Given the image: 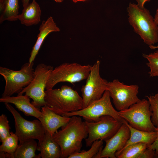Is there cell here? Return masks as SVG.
I'll list each match as a JSON object with an SVG mask.
<instances>
[{"label": "cell", "instance_id": "obj_12", "mask_svg": "<svg viewBox=\"0 0 158 158\" xmlns=\"http://www.w3.org/2000/svg\"><path fill=\"white\" fill-rule=\"evenodd\" d=\"M100 61L97 60L92 66L86 83L81 88L83 108L100 99L107 90L108 82L100 76Z\"/></svg>", "mask_w": 158, "mask_h": 158}, {"label": "cell", "instance_id": "obj_26", "mask_svg": "<svg viewBox=\"0 0 158 158\" xmlns=\"http://www.w3.org/2000/svg\"><path fill=\"white\" fill-rule=\"evenodd\" d=\"M152 112L151 120L153 125L158 128V92L154 95L147 96Z\"/></svg>", "mask_w": 158, "mask_h": 158}, {"label": "cell", "instance_id": "obj_4", "mask_svg": "<svg viewBox=\"0 0 158 158\" xmlns=\"http://www.w3.org/2000/svg\"><path fill=\"white\" fill-rule=\"evenodd\" d=\"M33 64V62L31 64L26 63L18 71L0 67V74L5 81L2 97H10L15 93L18 94L30 84L34 77Z\"/></svg>", "mask_w": 158, "mask_h": 158}, {"label": "cell", "instance_id": "obj_28", "mask_svg": "<svg viewBox=\"0 0 158 158\" xmlns=\"http://www.w3.org/2000/svg\"><path fill=\"white\" fill-rule=\"evenodd\" d=\"M155 151L147 147L139 156L138 158H155Z\"/></svg>", "mask_w": 158, "mask_h": 158}, {"label": "cell", "instance_id": "obj_33", "mask_svg": "<svg viewBox=\"0 0 158 158\" xmlns=\"http://www.w3.org/2000/svg\"><path fill=\"white\" fill-rule=\"evenodd\" d=\"M150 48L152 49H158V45L157 46L152 45L149 47Z\"/></svg>", "mask_w": 158, "mask_h": 158}, {"label": "cell", "instance_id": "obj_22", "mask_svg": "<svg viewBox=\"0 0 158 158\" xmlns=\"http://www.w3.org/2000/svg\"><path fill=\"white\" fill-rule=\"evenodd\" d=\"M148 147L145 143H139L130 145L115 153L116 158H138L140 154Z\"/></svg>", "mask_w": 158, "mask_h": 158}, {"label": "cell", "instance_id": "obj_10", "mask_svg": "<svg viewBox=\"0 0 158 158\" xmlns=\"http://www.w3.org/2000/svg\"><path fill=\"white\" fill-rule=\"evenodd\" d=\"M85 121L88 133V136L85 139L87 147L91 146L96 140L105 141L110 138L118 131L123 123V121L108 115L101 116L96 121Z\"/></svg>", "mask_w": 158, "mask_h": 158}, {"label": "cell", "instance_id": "obj_18", "mask_svg": "<svg viewBox=\"0 0 158 158\" xmlns=\"http://www.w3.org/2000/svg\"><path fill=\"white\" fill-rule=\"evenodd\" d=\"M41 16L40 6L35 0H33L23 8L21 13L18 15V19L22 24L29 26L38 24L40 21Z\"/></svg>", "mask_w": 158, "mask_h": 158}, {"label": "cell", "instance_id": "obj_34", "mask_svg": "<svg viewBox=\"0 0 158 158\" xmlns=\"http://www.w3.org/2000/svg\"><path fill=\"white\" fill-rule=\"evenodd\" d=\"M74 3H76L78 1H85L88 0H71Z\"/></svg>", "mask_w": 158, "mask_h": 158}, {"label": "cell", "instance_id": "obj_27", "mask_svg": "<svg viewBox=\"0 0 158 158\" xmlns=\"http://www.w3.org/2000/svg\"><path fill=\"white\" fill-rule=\"evenodd\" d=\"M10 128L6 116L4 114L0 116V140L2 142L10 135Z\"/></svg>", "mask_w": 158, "mask_h": 158}, {"label": "cell", "instance_id": "obj_20", "mask_svg": "<svg viewBox=\"0 0 158 158\" xmlns=\"http://www.w3.org/2000/svg\"><path fill=\"white\" fill-rule=\"evenodd\" d=\"M19 0H0V23L6 20H17L19 8Z\"/></svg>", "mask_w": 158, "mask_h": 158}, {"label": "cell", "instance_id": "obj_8", "mask_svg": "<svg viewBox=\"0 0 158 158\" xmlns=\"http://www.w3.org/2000/svg\"><path fill=\"white\" fill-rule=\"evenodd\" d=\"M109 92L106 90L99 99L92 102L85 108L74 112L66 113L63 116L71 117L76 116L82 117L85 121L93 122L97 121L101 116L108 115L119 121L123 119L113 106Z\"/></svg>", "mask_w": 158, "mask_h": 158}, {"label": "cell", "instance_id": "obj_30", "mask_svg": "<svg viewBox=\"0 0 158 158\" xmlns=\"http://www.w3.org/2000/svg\"><path fill=\"white\" fill-rule=\"evenodd\" d=\"M137 3V5L140 8L144 7V6L145 3L151 0H136Z\"/></svg>", "mask_w": 158, "mask_h": 158}, {"label": "cell", "instance_id": "obj_32", "mask_svg": "<svg viewBox=\"0 0 158 158\" xmlns=\"http://www.w3.org/2000/svg\"><path fill=\"white\" fill-rule=\"evenodd\" d=\"M154 20L158 25V8L156 10V13L154 17Z\"/></svg>", "mask_w": 158, "mask_h": 158}, {"label": "cell", "instance_id": "obj_13", "mask_svg": "<svg viewBox=\"0 0 158 158\" xmlns=\"http://www.w3.org/2000/svg\"><path fill=\"white\" fill-rule=\"evenodd\" d=\"M130 134L129 128L123 121L118 131L111 138L105 141L106 145L101 152L100 158H116V153L125 147Z\"/></svg>", "mask_w": 158, "mask_h": 158}, {"label": "cell", "instance_id": "obj_15", "mask_svg": "<svg viewBox=\"0 0 158 158\" xmlns=\"http://www.w3.org/2000/svg\"><path fill=\"white\" fill-rule=\"evenodd\" d=\"M30 98L25 95H18L16 96L2 97L0 102L13 104L25 115L33 116L39 120L41 116V111L30 102Z\"/></svg>", "mask_w": 158, "mask_h": 158}, {"label": "cell", "instance_id": "obj_25", "mask_svg": "<svg viewBox=\"0 0 158 158\" xmlns=\"http://www.w3.org/2000/svg\"><path fill=\"white\" fill-rule=\"evenodd\" d=\"M142 56L148 61L147 65L150 69V76L158 77V50L148 54H143Z\"/></svg>", "mask_w": 158, "mask_h": 158}, {"label": "cell", "instance_id": "obj_16", "mask_svg": "<svg viewBox=\"0 0 158 158\" xmlns=\"http://www.w3.org/2000/svg\"><path fill=\"white\" fill-rule=\"evenodd\" d=\"M39 33L37 38L32 47L29 58L28 62L32 64L45 38L50 32H59L60 29L56 26L53 18L50 16L47 20L43 21L40 25Z\"/></svg>", "mask_w": 158, "mask_h": 158}, {"label": "cell", "instance_id": "obj_19", "mask_svg": "<svg viewBox=\"0 0 158 158\" xmlns=\"http://www.w3.org/2000/svg\"><path fill=\"white\" fill-rule=\"evenodd\" d=\"M123 121L129 128L130 132V138L124 147L132 144L139 143L146 144L148 147L155 140L157 137L155 131L147 132L138 130L130 126L124 120Z\"/></svg>", "mask_w": 158, "mask_h": 158}, {"label": "cell", "instance_id": "obj_5", "mask_svg": "<svg viewBox=\"0 0 158 158\" xmlns=\"http://www.w3.org/2000/svg\"><path fill=\"white\" fill-rule=\"evenodd\" d=\"M92 65H82L78 63H64L54 68L46 84L45 89L53 88L59 83H73L86 79Z\"/></svg>", "mask_w": 158, "mask_h": 158}, {"label": "cell", "instance_id": "obj_24", "mask_svg": "<svg viewBox=\"0 0 158 158\" xmlns=\"http://www.w3.org/2000/svg\"><path fill=\"white\" fill-rule=\"evenodd\" d=\"M18 138L15 133L11 132L10 135L2 142L0 146V152L9 154V158L16 151L18 145Z\"/></svg>", "mask_w": 158, "mask_h": 158}, {"label": "cell", "instance_id": "obj_3", "mask_svg": "<svg viewBox=\"0 0 158 158\" xmlns=\"http://www.w3.org/2000/svg\"><path fill=\"white\" fill-rule=\"evenodd\" d=\"M46 106L59 115L77 111L83 108L82 97L71 87L63 85L60 88L45 91Z\"/></svg>", "mask_w": 158, "mask_h": 158}, {"label": "cell", "instance_id": "obj_7", "mask_svg": "<svg viewBox=\"0 0 158 158\" xmlns=\"http://www.w3.org/2000/svg\"><path fill=\"white\" fill-rule=\"evenodd\" d=\"M54 69L53 66L43 63L37 65L34 70V77L30 84L18 95H25L33 100L32 103L40 110L45 106V89L51 73Z\"/></svg>", "mask_w": 158, "mask_h": 158}, {"label": "cell", "instance_id": "obj_29", "mask_svg": "<svg viewBox=\"0 0 158 158\" xmlns=\"http://www.w3.org/2000/svg\"><path fill=\"white\" fill-rule=\"evenodd\" d=\"M155 131L157 133V138L153 143L147 147L154 150L156 155L158 153V128H156Z\"/></svg>", "mask_w": 158, "mask_h": 158}, {"label": "cell", "instance_id": "obj_35", "mask_svg": "<svg viewBox=\"0 0 158 158\" xmlns=\"http://www.w3.org/2000/svg\"><path fill=\"white\" fill-rule=\"evenodd\" d=\"M57 3H61L62 2L63 0H54Z\"/></svg>", "mask_w": 158, "mask_h": 158}, {"label": "cell", "instance_id": "obj_14", "mask_svg": "<svg viewBox=\"0 0 158 158\" xmlns=\"http://www.w3.org/2000/svg\"><path fill=\"white\" fill-rule=\"evenodd\" d=\"M41 116L39 120L45 130L52 136L59 128L65 125L71 118V117L56 114L46 106L41 107Z\"/></svg>", "mask_w": 158, "mask_h": 158}, {"label": "cell", "instance_id": "obj_17", "mask_svg": "<svg viewBox=\"0 0 158 158\" xmlns=\"http://www.w3.org/2000/svg\"><path fill=\"white\" fill-rule=\"evenodd\" d=\"M43 139L38 141V150L42 158H61V151L59 144L45 130Z\"/></svg>", "mask_w": 158, "mask_h": 158}, {"label": "cell", "instance_id": "obj_36", "mask_svg": "<svg viewBox=\"0 0 158 158\" xmlns=\"http://www.w3.org/2000/svg\"><path fill=\"white\" fill-rule=\"evenodd\" d=\"M155 158H158V153L156 155Z\"/></svg>", "mask_w": 158, "mask_h": 158}, {"label": "cell", "instance_id": "obj_31", "mask_svg": "<svg viewBox=\"0 0 158 158\" xmlns=\"http://www.w3.org/2000/svg\"><path fill=\"white\" fill-rule=\"evenodd\" d=\"M30 0H21L23 8L29 4Z\"/></svg>", "mask_w": 158, "mask_h": 158}, {"label": "cell", "instance_id": "obj_6", "mask_svg": "<svg viewBox=\"0 0 158 158\" xmlns=\"http://www.w3.org/2000/svg\"><path fill=\"white\" fill-rule=\"evenodd\" d=\"M119 116L132 127L140 130L155 131L151 120L152 112L148 100H140L127 109L118 111Z\"/></svg>", "mask_w": 158, "mask_h": 158}, {"label": "cell", "instance_id": "obj_23", "mask_svg": "<svg viewBox=\"0 0 158 158\" xmlns=\"http://www.w3.org/2000/svg\"><path fill=\"white\" fill-rule=\"evenodd\" d=\"M103 140H97L94 141L87 151L84 150L70 155L68 158H100L103 149Z\"/></svg>", "mask_w": 158, "mask_h": 158}, {"label": "cell", "instance_id": "obj_21", "mask_svg": "<svg viewBox=\"0 0 158 158\" xmlns=\"http://www.w3.org/2000/svg\"><path fill=\"white\" fill-rule=\"evenodd\" d=\"M38 150V143L35 140L27 141L19 144L11 158H40L41 157L40 154H35L36 151Z\"/></svg>", "mask_w": 158, "mask_h": 158}, {"label": "cell", "instance_id": "obj_9", "mask_svg": "<svg viewBox=\"0 0 158 158\" xmlns=\"http://www.w3.org/2000/svg\"><path fill=\"white\" fill-rule=\"evenodd\" d=\"M6 108L12 114L14 120L15 133L19 143L32 140H42L45 134L40 121L35 119L32 121L24 118L9 103H5Z\"/></svg>", "mask_w": 158, "mask_h": 158}, {"label": "cell", "instance_id": "obj_11", "mask_svg": "<svg viewBox=\"0 0 158 158\" xmlns=\"http://www.w3.org/2000/svg\"><path fill=\"white\" fill-rule=\"evenodd\" d=\"M138 90L137 85H126L117 79L108 82L107 89L118 111L127 109L140 100L138 96Z\"/></svg>", "mask_w": 158, "mask_h": 158}, {"label": "cell", "instance_id": "obj_1", "mask_svg": "<svg viewBox=\"0 0 158 158\" xmlns=\"http://www.w3.org/2000/svg\"><path fill=\"white\" fill-rule=\"evenodd\" d=\"M61 128L52 137L60 147L61 158H68L81 151L82 141L88 136L87 129L85 121L76 116L71 117L69 121Z\"/></svg>", "mask_w": 158, "mask_h": 158}, {"label": "cell", "instance_id": "obj_2", "mask_svg": "<svg viewBox=\"0 0 158 158\" xmlns=\"http://www.w3.org/2000/svg\"><path fill=\"white\" fill-rule=\"evenodd\" d=\"M127 11L129 23L144 42L149 47L158 42V25L149 11L131 3Z\"/></svg>", "mask_w": 158, "mask_h": 158}]
</instances>
